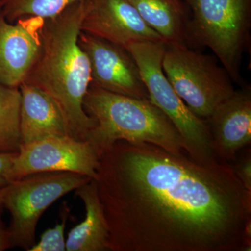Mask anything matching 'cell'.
<instances>
[{"label":"cell","mask_w":251,"mask_h":251,"mask_svg":"<svg viewBox=\"0 0 251 251\" xmlns=\"http://www.w3.org/2000/svg\"><path fill=\"white\" fill-rule=\"evenodd\" d=\"M99 156L87 141L50 135L21 144L8 174L9 183L44 172H72L95 179Z\"/></svg>","instance_id":"ba28073f"},{"label":"cell","mask_w":251,"mask_h":251,"mask_svg":"<svg viewBox=\"0 0 251 251\" xmlns=\"http://www.w3.org/2000/svg\"><path fill=\"white\" fill-rule=\"evenodd\" d=\"M166 44H186L188 11L184 0H127Z\"/></svg>","instance_id":"9a60e30c"},{"label":"cell","mask_w":251,"mask_h":251,"mask_svg":"<svg viewBox=\"0 0 251 251\" xmlns=\"http://www.w3.org/2000/svg\"><path fill=\"white\" fill-rule=\"evenodd\" d=\"M186 45L214 52L232 82L244 85L241 67L251 43V0H184Z\"/></svg>","instance_id":"277c9868"},{"label":"cell","mask_w":251,"mask_h":251,"mask_svg":"<svg viewBox=\"0 0 251 251\" xmlns=\"http://www.w3.org/2000/svg\"><path fill=\"white\" fill-rule=\"evenodd\" d=\"M83 108L95 121L86 141L99 157L119 140L153 144L177 156L185 152L174 125L148 99L126 97L90 85Z\"/></svg>","instance_id":"3957f363"},{"label":"cell","mask_w":251,"mask_h":251,"mask_svg":"<svg viewBox=\"0 0 251 251\" xmlns=\"http://www.w3.org/2000/svg\"><path fill=\"white\" fill-rule=\"evenodd\" d=\"M217 59L181 43L166 44L162 59L163 73L175 92L195 115L204 120L235 91Z\"/></svg>","instance_id":"8992f818"},{"label":"cell","mask_w":251,"mask_h":251,"mask_svg":"<svg viewBox=\"0 0 251 251\" xmlns=\"http://www.w3.org/2000/svg\"><path fill=\"white\" fill-rule=\"evenodd\" d=\"M234 168V167H233ZM234 171L248 192L251 193V154L250 150L238 162Z\"/></svg>","instance_id":"d6986e66"},{"label":"cell","mask_w":251,"mask_h":251,"mask_svg":"<svg viewBox=\"0 0 251 251\" xmlns=\"http://www.w3.org/2000/svg\"><path fill=\"white\" fill-rule=\"evenodd\" d=\"M216 156L234 160L239 150L251 142V89L240 90L218 105L206 120Z\"/></svg>","instance_id":"7c38bea8"},{"label":"cell","mask_w":251,"mask_h":251,"mask_svg":"<svg viewBox=\"0 0 251 251\" xmlns=\"http://www.w3.org/2000/svg\"><path fill=\"white\" fill-rule=\"evenodd\" d=\"M78 41L90 61V85L113 93L149 100L139 67L126 49L82 31Z\"/></svg>","instance_id":"9c48e42d"},{"label":"cell","mask_w":251,"mask_h":251,"mask_svg":"<svg viewBox=\"0 0 251 251\" xmlns=\"http://www.w3.org/2000/svg\"><path fill=\"white\" fill-rule=\"evenodd\" d=\"M166 43L144 41L126 48L139 67L149 100L166 115L179 132L188 156L201 163L217 161L206 120L195 115L175 92L162 68Z\"/></svg>","instance_id":"5b68a950"},{"label":"cell","mask_w":251,"mask_h":251,"mask_svg":"<svg viewBox=\"0 0 251 251\" xmlns=\"http://www.w3.org/2000/svg\"><path fill=\"white\" fill-rule=\"evenodd\" d=\"M81 31L126 49L133 43H165L127 0H86Z\"/></svg>","instance_id":"30bf717a"},{"label":"cell","mask_w":251,"mask_h":251,"mask_svg":"<svg viewBox=\"0 0 251 251\" xmlns=\"http://www.w3.org/2000/svg\"><path fill=\"white\" fill-rule=\"evenodd\" d=\"M21 100L19 88L0 84V153L19 151Z\"/></svg>","instance_id":"2e32d148"},{"label":"cell","mask_w":251,"mask_h":251,"mask_svg":"<svg viewBox=\"0 0 251 251\" xmlns=\"http://www.w3.org/2000/svg\"><path fill=\"white\" fill-rule=\"evenodd\" d=\"M1 0H0V12H1Z\"/></svg>","instance_id":"7402d4cb"},{"label":"cell","mask_w":251,"mask_h":251,"mask_svg":"<svg viewBox=\"0 0 251 251\" xmlns=\"http://www.w3.org/2000/svg\"><path fill=\"white\" fill-rule=\"evenodd\" d=\"M45 20L25 17L9 23L0 12V84L19 88L39 59Z\"/></svg>","instance_id":"8fae6325"},{"label":"cell","mask_w":251,"mask_h":251,"mask_svg":"<svg viewBox=\"0 0 251 251\" xmlns=\"http://www.w3.org/2000/svg\"><path fill=\"white\" fill-rule=\"evenodd\" d=\"M80 1L83 0H1V12L9 23L29 16L46 20Z\"/></svg>","instance_id":"e0dca14e"},{"label":"cell","mask_w":251,"mask_h":251,"mask_svg":"<svg viewBox=\"0 0 251 251\" xmlns=\"http://www.w3.org/2000/svg\"><path fill=\"white\" fill-rule=\"evenodd\" d=\"M85 1L71 5L61 14L45 20L40 55L25 81L55 100L71 136L83 141L95 126L83 108L92 81L90 61L78 41Z\"/></svg>","instance_id":"7a4b0ae2"},{"label":"cell","mask_w":251,"mask_h":251,"mask_svg":"<svg viewBox=\"0 0 251 251\" xmlns=\"http://www.w3.org/2000/svg\"><path fill=\"white\" fill-rule=\"evenodd\" d=\"M70 209L64 203L61 210V224H57L52 228L46 229L41 235L40 241L35 243L28 251H66V240L64 229Z\"/></svg>","instance_id":"ac0fdd59"},{"label":"cell","mask_w":251,"mask_h":251,"mask_svg":"<svg viewBox=\"0 0 251 251\" xmlns=\"http://www.w3.org/2000/svg\"><path fill=\"white\" fill-rule=\"evenodd\" d=\"M92 178L72 172H44L23 176L4 188L5 209L11 216V248L29 251L35 244L39 219L51 204Z\"/></svg>","instance_id":"52a82bcc"},{"label":"cell","mask_w":251,"mask_h":251,"mask_svg":"<svg viewBox=\"0 0 251 251\" xmlns=\"http://www.w3.org/2000/svg\"><path fill=\"white\" fill-rule=\"evenodd\" d=\"M19 90L21 144L50 135L71 136L62 110L50 96L25 82L20 86Z\"/></svg>","instance_id":"4fadbf2b"},{"label":"cell","mask_w":251,"mask_h":251,"mask_svg":"<svg viewBox=\"0 0 251 251\" xmlns=\"http://www.w3.org/2000/svg\"><path fill=\"white\" fill-rule=\"evenodd\" d=\"M111 251H244L251 193L226 161L119 140L95 179Z\"/></svg>","instance_id":"6da1fadb"},{"label":"cell","mask_w":251,"mask_h":251,"mask_svg":"<svg viewBox=\"0 0 251 251\" xmlns=\"http://www.w3.org/2000/svg\"><path fill=\"white\" fill-rule=\"evenodd\" d=\"M4 187L0 188V251H6L11 248L8 227L5 226L2 219L3 213H4L5 209L4 203Z\"/></svg>","instance_id":"ffe728a7"},{"label":"cell","mask_w":251,"mask_h":251,"mask_svg":"<svg viewBox=\"0 0 251 251\" xmlns=\"http://www.w3.org/2000/svg\"><path fill=\"white\" fill-rule=\"evenodd\" d=\"M18 152L0 153V188L9 184L7 176Z\"/></svg>","instance_id":"44dd1931"},{"label":"cell","mask_w":251,"mask_h":251,"mask_svg":"<svg viewBox=\"0 0 251 251\" xmlns=\"http://www.w3.org/2000/svg\"><path fill=\"white\" fill-rule=\"evenodd\" d=\"M75 196L84 203L85 219L69 232L66 240V251H110L108 225L95 179H92L77 188Z\"/></svg>","instance_id":"5bb4252c"}]
</instances>
